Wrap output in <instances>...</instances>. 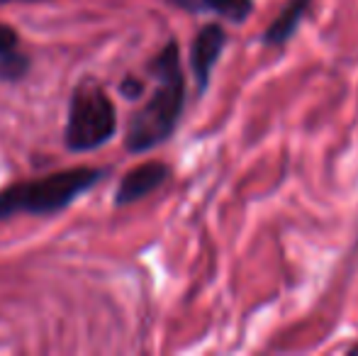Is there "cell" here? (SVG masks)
<instances>
[{
    "label": "cell",
    "instance_id": "7a4b0ae2",
    "mask_svg": "<svg viewBox=\"0 0 358 356\" xmlns=\"http://www.w3.org/2000/svg\"><path fill=\"white\" fill-rule=\"evenodd\" d=\"M105 176H108V169L76 166L49 173L37 180L8 185L0 190V222L15 218V215L49 218V215L62 213L76 198L95 188Z\"/></svg>",
    "mask_w": 358,
    "mask_h": 356
},
{
    "label": "cell",
    "instance_id": "6da1fadb",
    "mask_svg": "<svg viewBox=\"0 0 358 356\" xmlns=\"http://www.w3.org/2000/svg\"><path fill=\"white\" fill-rule=\"evenodd\" d=\"M149 73L156 78L151 98L129 118L124 147L132 154H144L164 144L178 127L185 105V78L180 69V52L171 39L149 64Z\"/></svg>",
    "mask_w": 358,
    "mask_h": 356
},
{
    "label": "cell",
    "instance_id": "277c9868",
    "mask_svg": "<svg viewBox=\"0 0 358 356\" xmlns=\"http://www.w3.org/2000/svg\"><path fill=\"white\" fill-rule=\"evenodd\" d=\"M227 44V32L220 22H210L195 34L193 47H190V71H193L195 86L198 93H205L210 86V76L213 69L220 59V54L224 52Z\"/></svg>",
    "mask_w": 358,
    "mask_h": 356
},
{
    "label": "cell",
    "instance_id": "3957f363",
    "mask_svg": "<svg viewBox=\"0 0 358 356\" xmlns=\"http://www.w3.org/2000/svg\"><path fill=\"white\" fill-rule=\"evenodd\" d=\"M117 132V110L98 81L83 78L69 100L64 142L69 152L83 154L103 147Z\"/></svg>",
    "mask_w": 358,
    "mask_h": 356
},
{
    "label": "cell",
    "instance_id": "52a82bcc",
    "mask_svg": "<svg viewBox=\"0 0 358 356\" xmlns=\"http://www.w3.org/2000/svg\"><path fill=\"white\" fill-rule=\"evenodd\" d=\"M312 0H287L285 8L278 13V17L268 24V29L264 32V44L268 47H283L287 39L297 32L302 17H305L307 8Z\"/></svg>",
    "mask_w": 358,
    "mask_h": 356
},
{
    "label": "cell",
    "instance_id": "ba28073f",
    "mask_svg": "<svg viewBox=\"0 0 358 356\" xmlns=\"http://www.w3.org/2000/svg\"><path fill=\"white\" fill-rule=\"evenodd\" d=\"M29 66H32L29 57L22 52H17V49L0 54V81L3 83H20L29 73Z\"/></svg>",
    "mask_w": 358,
    "mask_h": 356
},
{
    "label": "cell",
    "instance_id": "9c48e42d",
    "mask_svg": "<svg viewBox=\"0 0 358 356\" xmlns=\"http://www.w3.org/2000/svg\"><path fill=\"white\" fill-rule=\"evenodd\" d=\"M120 93L124 95L127 100H139L142 98V93H144V83L139 81V78H132V76H127L122 83H120Z\"/></svg>",
    "mask_w": 358,
    "mask_h": 356
},
{
    "label": "cell",
    "instance_id": "30bf717a",
    "mask_svg": "<svg viewBox=\"0 0 358 356\" xmlns=\"http://www.w3.org/2000/svg\"><path fill=\"white\" fill-rule=\"evenodd\" d=\"M17 42H20L17 32H15L13 27H8V24L0 22V54L13 52V49H17Z\"/></svg>",
    "mask_w": 358,
    "mask_h": 356
},
{
    "label": "cell",
    "instance_id": "8fae6325",
    "mask_svg": "<svg viewBox=\"0 0 358 356\" xmlns=\"http://www.w3.org/2000/svg\"><path fill=\"white\" fill-rule=\"evenodd\" d=\"M3 3H13V0H0V5ZM22 3H34V0H22Z\"/></svg>",
    "mask_w": 358,
    "mask_h": 356
},
{
    "label": "cell",
    "instance_id": "5b68a950",
    "mask_svg": "<svg viewBox=\"0 0 358 356\" xmlns=\"http://www.w3.org/2000/svg\"><path fill=\"white\" fill-rule=\"evenodd\" d=\"M169 176L171 169L164 162H146L142 166L132 169L129 173H124L117 190H115V205L122 208V205L137 203L149 193H154L156 188H161L169 180Z\"/></svg>",
    "mask_w": 358,
    "mask_h": 356
},
{
    "label": "cell",
    "instance_id": "8992f818",
    "mask_svg": "<svg viewBox=\"0 0 358 356\" xmlns=\"http://www.w3.org/2000/svg\"><path fill=\"white\" fill-rule=\"evenodd\" d=\"M169 3L190 13H213L231 24L246 22L254 13V0H169Z\"/></svg>",
    "mask_w": 358,
    "mask_h": 356
}]
</instances>
